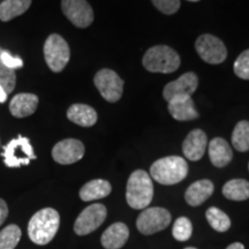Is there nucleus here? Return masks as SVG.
I'll return each instance as SVG.
<instances>
[{
  "label": "nucleus",
  "mask_w": 249,
  "mask_h": 249,
  "mask_svg": "<svg viewBox=\"0 0 249 249\" xmlns=\"http://www.w3.org/2000/svg\"><path fill=\"white\" fill-rule=\"evenodd\" d=\"M60 225V216L52 208H45L34 214L28 224V235L34 244L44 246L52 241Z\"/></svg>",
  "instance_id": "f257e3e1"
},
{
  "label": "nucleus",
  "mask_w": 249,
  "mask_h": 249,
  "mask_svg": "<svg viewBox=\"0 0 249 249\" xmlns=\"http://www.w3.org/2000/svg\"><path fill=\"white\" fill-rule=\"evenodd\" d=\"M154 197V183L150 176L143 170L130 174L126 187V201L130 208L143 210L149 207Z\"/></svg>",
  "instance_id": "f03ea898"
},
{
  "label": "nucleus",
  "mask_w": 249,
  "mask_h": 249,
  "mask_svg": "<svg viewBox=\"0 0 249 249\" xmlns=\"http://www.w3.org/2000/svg\"><path fill=\"white\" fill-rule=\"evenodd\" d=\"M188 174V164L180 156L160 158L150 166L151 178L160 185L171 186L181 182Z\"/></svg>",
  "instance_id": "7ed1b4c3"
},
{
  "label": "nucleus",
  "mask_w": 249,
  "mask_h": 249,
  "mask_svg": "<svg viewBox=\"0 0 249 249\" xmlns=\"http://www.w3.org/2000/svg\"><path fill=\"white\" fill-rule=\"evenodd\" d=\"M143 66L151 73H173L180 67L178 52L167 45L152 46L143 55Z\"/></svg>",
  "instance_id": "20e7f679"
},
{
  "label": "nucleus",
  "mask_w": 249,
  "mask_h": 249,
  "mask_svg": "<svg viewBox=\"0 0 249 249\" xmlns=\"http://www.w3.org/2000/svg\"><path fill=\"white\" fill-rule=\"evenodd\" d=\"M44 58L50 70L60 73L67 66L71 59V49L68 43L58 34H52L44 43Z\"/></svg>",
  "instance_id": "39448f33"
},
{
  "label": "nucleus",
  "mask_w": 249,
  "mask_h": 249,
  "mask_svg": "<svg viewBox=\"0 0 249 249\" xmlns=\"http://www.w3.org/2000/svg\"><path fill=\"white\" fill-rule=\"evenodd\" d=\"M171 213L169 210L160 207L145 208L139 214L136 220V227L142 234L151 235L155 233L163 231L170 225Z\"/></svg>",
  "instance_id": "423d86ee"
},
{
  "label": "nucleus",
  "mask_w": 249,
  "mask_h": 249,
  "mask_svg": "<svg viewBox=\"0 0 249 249\" xmlns=\"http://www.w3.org/2000/svg\"><path fill=\"white\" fill-rule=\"evenodd\" d=\"M4 160L7 167H20L21 165H29L30 160H36V155L30 144V140L18 136L8 142L4 148Z\"/></svg>",
  "instance_id": "0eeeda50"
},
{
  "label": "nucleus",
  "mask_w": 249,
  "mask_h": 249,
  "mask_svg": "<svg viewBox=\"0 0 249 249\" xmlns=\"http://www.w3.org/2000/svg\"><path fill=\"white\" fill-rule=\"evenodd\" d=\"M93 83L105 101L116 103L119 101L124 92V81L114 71L101 70L93 77Z\"/></svg>",
  "instance_id": "6e6552de"
},
{
  "label": "nucleus",
  "mask_w": 249,
  "mask_h": 249,
  "mask_svg": "<svg viewBox=\"0 0 249 249\" xmlns=\"http://www.w3.org/2000/svg\"><path fill=\"white\" fill-rule=\"evenodd\" d=\"M195 49L202 60L211 65H218L227 58L226 46L218 37L204 34L196 39Z\"/></svg>",
  "instance_id": "1a4fd4ad"
},
{
  "label": "nucleus",
  "mask_w": 249,
  "mask_h": 249,
  "mask_svg": "<svg viewBox=\"0 0 249 249\" xmlns=\"http://www.w3.org/2000/svg\"><path fill=\"white\" fill-rule=\"evenodd\" d=\"M107 210L105 205L95 203L87 207L74 223V232L77 235H87L98 229L107 219Z\"/></svg>",
  "instance_id": "9d476101"
},
{
  "label": "nucleus",
  "mask_w": 249,
  "mask_h": 249,
  "mask_svg": "<svg viewBox=\"0 0 249 249\" xmlns=\"http://www.w3.org/2000/svg\"><path fill=\"white\" fill-rule=\"evenodd\" d=\"M61 9L77 28H87L93 21V11L87 0H61Z\"/></svg>",
  "instance_id": "9b49d317"
},
{
  "label": "nucleus",
  "mask_w": 249,
  "mask_h": 249,
  "mask_svg": "<svg viewBox=\"0 0 249 249\" xmlns=\"http://www.w3.org/2000/svg\"><path fill=\"white\" fill-rule=\"evenodd\" d=\"M85 151V145L80 140L65 139L58 142L52 149V158L58 164L71 165L82 160Z\"/></svg>",
  "instance_id": "f8f14e48"
},
{
  "label": "nucleus",
  "mask_w": 249,
  "mask_h": 249,
  "mask_svg": "<svg viewBox=\"0 0 249 249\" xmlns=\"http://www.w3.org/2000/svg\"><path fill=\"white\" fill-rule=\"evenodd\" d=\"M198 87V77L193 71L182 74L179 79L164 87L163 96L167 102L177 97H191Z\"/></svg>",
  "instance_id": "ddd939ff"
},
{
  "label": "nucleus",
  "mask_w": 249,
  "mask_h": 249,
  "mask_svg": "<svg viewBox=\"0 0 249 249\" xmlns=\"http://www.w3.org/2000/svg\"><path fill=\"white\" fill-rule=\"evenodd\" d=\"M208 145V138L202 129H193L182 143L183 155L189 160L196 161L203 157Z\"/></svg>",
  "instance_id": "4468645a"
},
{
  "label": "nucleus",
  "mask_w": 249,
  "mask_h": 249,
  "mask_svg": "<svg viewBox=\"0 0 249 249\" xmlns=\"http://www.w3.org/2000/svg\"><path fill=\"white\" fill-rule=\"evenodd\" d=\"M129 238V229L124 223L112 224L102 234L101 242L105 249H120Z\"/></svg>",
  "instance_id": "2eb2a0df"
},
{
  "label": "nucleus",
  "mask_w": 249,
  "mask_h": 249,
  "mask_svg": "<svg viewBox=\"0 0 249 249\" xmlns=\"http://www.w3.org/2000/svg\"><path fill=\"white\" fill-rule=\"evenodd\" d=\"M38 102V97L34 93H18L9 103V112L15 118L29 117L36 112Z\"/></svg>",
  "instance_id": "dca6fc26"
},
{
  "label": "nucleus",
  "mask_w": 249,
  "mask_h": 249,
  "mask_svg": "<svg viewBox=\"0 0 249 249\" xmlns=\"http://www.w3.org/2000/svg\"><path fill=\"white\" fill-rule=\"evenodd\" d=\"M213 183L208 179H202L193 182L185 193V200L191 207L203 204L213 193Z\"/></svg>",
  "instance_id": "f3484780"
},
{
  "label": "nucleus",
  "mask_w": 249,
  "mask_h": 249,
  "mask_svg": "<svg viewBox=\"0 0 249 249\" xmlns=\"http://www.w3.org/2000/svg\"><path fill=\"white\" fill-rule=\"evenodd\" d=\"M169 103V112L174 119L178 121H191L198 118L194 102L191 97H177Z\"/></svg>",
  "instance_id": "a211bd4d"
},
{
  "label": "nucleus",
  "mask_w": 249,
  "mask_h": 249,
  "mask_svg": "<svg viewBox=\"0 0 249 249\" xmlns=\"http://www.w3.org/2000/svg\"><path fill=\"white\" fill-rule=\"evenodd\" d=\"M209 157L213 166L225 167L231 163L233 151L226 140L214 138L209 143Z\"/></svg>",
  "instance_id": "6ab92c4d"
},
{
  "label": "nucleus",
  "mask_w": 249,
  "mask_h": 249,
  "mask_svg": "<svg viewBox=\"0 0 249 249\" xmlns=\"http://www.w3.org/2000/svg\"><path fill=\"white\" fill-rule=\"evenodd\" d=\"M67 118L79 126L91 127L97 123L98 116L95 108L89 105L73 104L67 110Z\"/></svg>",
  "instance_id": "aec40b11"
},
{
  "label": "nucleus",
  "mask_w": 249,
  "mask_h": 249,
  "mask_svg": "<svg viewBox=\"0 0 249 249\" xmlns=\"http://www.w3.org/2000/svg\"><path fill=\"white\" fill-rule=\"evenodd\" d=\"M111 192L112 187L110 182L103 179H95L87 182L80 189V198L85 202L101 200L110 195Z\"/></svg>",
  "instance_id": "412c9836"
},
{
  "label": "nucleus",
  "mask_w": 249,
  "mask_h": 249,
  "mask_svg": "<svg viewBox=\"0 0 249 249\" xmlns=\"http://www.w3.org/2000/svg\"><path fill=\"white\" fill-rule=\"evenodd\" d=\"M31 5V0H4L0 2V20L4 22L13 20L26 13Z\"/></svg>",
  "instance_id": "4be33fe9"
},
{
  "label": "nucleus",
  "mask_w": 249,
  "mask_h": 249,
  "mask_svg": "<svg viewBox=\"0 0 249 249\" xmlns=\"http://www.w3.org/2000/svg\"><path fill=\"white\" fill-rule=\"evenodd\" d=\"M223 195L227 200L246 201L249 198V181L245 179H233L223 187Z\"/></svg>",
  "instance_id": "5701e85b"
},
{
  "label": "nucleus",
  "mask_w": 249,
  "mask_h": 249,
  "mask_svg": "<svg viewBox=\"0 0 249 249\" xmlns=\"http://www.w3.org/2000/svg\"><path fill=\"white\" fill-rule=\"evenodd\" d=\"M232 144L235 150L246 152L249 150V121L241 120L236 124L232 133Z\"/></svg>",
  "instance_id": "b1692460"
},
{
  "label": "nucleus",
  "mask_w": 249,
  "mask_h": 249,
  "mask_svg": "<svg viewBox=\"0 0 249 249\" xmlns=\"http://www.w3.org/2000/svg\"><path fill=\"white\" fill-rule=\"evenodd\" d=\"M208 223L217 232H226L231 227V219L227 214L218 208L211 207L205 213Z\"/></svg>",
  "instance_id": "393cba45"
},
{
  "label": "nucleus",
  "mask_w": 249,
  "mask_h": 249,
  "mask_svg": "<svg viewBox=\"0 0 249 249\" xmlns=\"http://www.w3.org/2000/svg\"><path fill=\"white\" fill-rule=\"evenodd\" d=\"M21 239V230L18 225L6 226L0 232V249H14Z\"/></svg>",
  "instance_id": "a878e982"
},
{
  "label": "nucleus",
  "mask_w": 249,
  "mask_h": 249,
  "mask_svg": "<svg viewBox=\"0 0 249 249\" xmlns=\"http://www.w3.org/2000/svg\"><path fill=\"white\" fill-rule=\"evenodd\" d=\"M193 234V224L187 217H179L173 224L172 235L178 241H187Z\"/></svg>",
  "instance_id": "bb28decb"
},
{
  "label": "nucleus",
  "mask_w": 249,
  "mask_h": 249,
  "mask_svg": "<svg viewBox=\"0 0 249 249\" xmlns=\"http://www.w3.org/2000/svg\"><path fill=\"white\" fill-rule=\"evenodd\" d=\"M2 52V49L0 48V53ZM0 86L5 89L7 93L13 92L17 86V74L15 71L9 70L2 64L1 59H0Z\"/></svg>",
  "instance_id": "cd10ccee"
},
{
  "label": "nucleus",
  "mask_w": 249,
  "mask_h": 249,
  "mask_svg": "<svg viewBox=\"0 0 249 249\" xmlns=\"http://www.w3.org/2000/svg\"><path fill=\"white\" fill-rule=\"evenodd\" d=\"M233 68L236 76L242 80H249V49L236 58Z\"/></svg>",
  "instance_id": "c85d7f7f"
},
{
  "label": "nucleus",
  "mask_w": 249,
  "mask_h": 249,
  "mask_svg": "<svg viewBox=\"0 0 249 249\" xmlns=\"http://www.w3.org/2000/svg\"><path fill=\"white\" fill-rule=\"evenodd\" d=\"M158 11L166 15H172L179 11L180 0H151Z\"/></svg>",
  "instance_id": "c756f323"
},
{
  "label": "nucleus",
  "mask_w": 249,
  "mask_h": 249,
  "mask_svg": "<svg viewBox=\"0 0 249 249\" xmlns=\"http://www.w3.org/2000/svg\"><path fill=\"white\" fill-rule=\"evenodd\" d=\"M0 59H1L2 64L9 68V70L15 71L23 66L22 59L18 57H13L8 51H5V50H2V52L0 53Z\"/></svg>",
  "instance_id": "7c9ffc66"
},
{
  "label": "nucleus",
  "mask_w": 249,
  "mask_h": 249,
  "mask_svg": "<svg viewBox=\"0 0 249 249\" xmlns=\"http://www.w3.org/2000/svg\"><path fill=\"white\" fill-rule=\"evenodd\" d=\"M7 216H8L7 203H6L2 198H0V225L5 222Z\"/></svg>",
  "instance_id": "2f4dec72"
},
{
  "label": "nucleus",
  "mask_w": 249,
  "mask_h": 249,
  "mask_svg": "<svg viewBox=\"0 0 249 249\" xmlns=\"http://www.w3.org/2000/svg\"><path fill=\"white\" fill-rule=\"evenodd\" d=\"M7 96L8 93L5 91V89L0 86V103H5L7 101Z\"/></svg>",
  "instance_id": "473e14b6"
},
{
  "label": "nucleus",
  "mask_w": 249,
  "mask_h": 249,
  "mask_svg": "<svg viewBox=\"0 0 249 249\" xmlns=\"http://www.w3.org/2000/svg\"><path fill=\"white\" fill-rule=\"evenodd\" d=\"M226 249H245V246L241 242H234V244L230 245Z\"/></svg>",
  "instance_id": "72a5a7b5"
},
{
  "label": "nucleus",
  "mask_w": 249,
  "mask_h": 249,
  "mask_svg": "<svg viewBox=\"0 0 249 249\" xmlns=\"http://www.w3.org/2000/svg\"><path fill=\"white\" fill-rule=\"evenodd\" d=\"M185 249H197V248H194V247H186Z\"/></svg>",
  "instance_id": "f704fd0d"
},
{
  "label": "nucleus",
  "mask_w": 249,
  "mask_h": 249,
  "mask_svg": "<svg viewBox=\"0 0 249 249\" xmlns=\"http://www.w3.org/2000/svg\"><path fill=\"white\" fill-rule=\"evenodd\" d=\"M188 1H193V2H195V1H200V0H188Z\"/></svg>",
  "instance_id": "c9c22d12"
},
{
  "label": "nucleus",
  "mask_w": 249,
  "mask_h": 249,
  "mask_svg": "<svg viewBox=\"0 0 249 249\" xmlns=\"http://www.w3.org/2000/svg\"><path fill=\"white\" fill-rule=\"evenodd\" d=\"M248 169H249V164H248Z\"/></svg>",
  "instance_id": "e433bc0d"
},
{
  "label": "nucleus",
  "mask_w": 249,
  "mask_h": 249,
  "mask_svg": "<svg viewBox=\"0 0 249 249\" xmlns=\"http://www.w3.org/2000/svg\"><path fill=\"white\" fill-rule=\"evenodd\" d=\"M2 1H4V0H2Z\"/></svg>",
  "instance_id": "4c0bfd02"
}]
</instances>
